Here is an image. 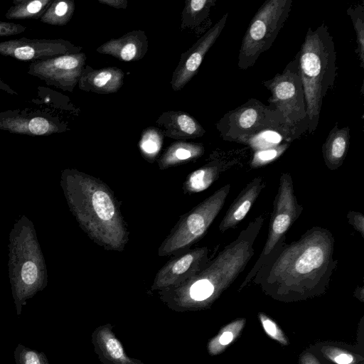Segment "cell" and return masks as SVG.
Segmentation results:
<instances>
[{"mask_svg":"<svg viewBox=\"0 0 364 364\" xmlns=\"http://www.w3.org/2000/svg\"><path fill=\"white\" fill-rule=\"evenodd\" d=\"M337 364H350L353 360V357L349 353H341L333 358Z\"/></svg>","mask_w":364,"mask_h":364,"instance_id":"obj_37","label":"cell"},{"mask_svg":"<svg viewBox=\"0 0 364 364\" xmlns=\"http://www.w3.org/2000/svg\"><path fill=\"white\" fill-rule=\"evenodd\" d=\"M230 191L225 184L184 215L159 249L160 256L188 248L200 239L222 210Z\"/></svg>","mask_w":364,"mask_h":364,"instance_id":"obj_9","label":"cell"},{"mask_svg":"<svg viewBox=\"0 0 364 364\" xmlns=\"http://www.w3.org/2000/svg\"><path fill=\"white\" fill-rule=\"evenodd\" d=\"M98 1L115 9H126L128 4L127 0H98Z\"/></svg>","mask_w":364,"mask_h":364,"instance_id":"obj_36","label":"cell"},{"mask_svg":"<svg viewBox=\"0 0 364 364\" xmlns=\"http://www.w3.org/2000/svg\"><path fill=\"white\" fill-rule=\"evenodd\" d=\"M9 277L17 315L48 284L46 260L33 222L23 215L9 233Z\"/></svg>","mask_w":364,"mask_h":364,"instance_id":"obj_5","label":"cell"},{"mask_svg":"<svg viewBox=\"0 0 364 364\" xmlns=\"http://www.w3.org/2000/svg\"><path fill=\"white\" fill-rule=\"evenodd\" d=\"M265 186L261 176L248 183L230 205L219 225V230L224 232L237 226L245 218Z\"/></svg>","mask_w":364,"mask_h":364,"instance_id":"obj_19","label":"cell"},{"mask_svg":"<svg viewBox=\"0 0 364 364\" xmlns=\"http://www.w3.org/2000/svg\"><path fill=\"white\" fill-rule=\"evenodd\" d=\"M208 249L198 247L173 259L156 274L153 289L178 286L200 272L209 262Z\"/></svg>","mask_w":364,"mask_h":364,"instance_id":"obj_15","label":"cell"},{"mask_svg":"<svg viewBox=\"0 0 364 364\" xmlns=\"http://www.w3.org/2000/svg\"><path fill=\"white\" fill-rule=\"evenodd\" d=\"M233 164V161L212 160L188 175L183 185L184 191L194 193L207 189Z\"/></svg>","mask_w":364,"mask_h":364,"instance_id":"obj_22","label":"cell"},{"mask_svg":"<svg viewBox=\"0 0 364 364\" xmlns=\"http://www.w3.org/2000/svg\"><path fill=\"white\" fill-rule=\"evenodd\" d=\"M228 18V14L226 13L188 50L181 55L171 80V85L173 91L182 90L197 74L206 53L221 34Z\"/></svg>","mask_w":364,"mask_h":364,"instance_id":"obj_14","label":"cell"},{"mask_svg":"<svg viewBox=\"0 0 364 364\" xmlns=\"http://www.w3.org/2000/svg\"><path fill=\"white\" fill-rule=\"evenodd\" d=\"M281 128L290 129L276 109L255 98L228 111L216 123L223 140L239 144L263 131Z\"/></svg>","mask_w":364,"mask_h":364,"instance_id":"obj_8","label":"cell"},{"mask_svg":"<svg viewBox=\"0 0 364 364\" xmlns=\"http://www.w3.org/2000/svg\"><path fill=\"white\" fill-rule=\"evenodd\" d=\"M148 38L144 31H129L118 38H112L97 48L99 53L111 55L121 61L141 60L148 50Z\"/></svg>","mask_w":364,"mask_h":364,"instance_id":"obj_16","label":"cell"},{"mask_svg":"<svg viewBox=\"0 0 364 364\" xmlns=\"http://www.w3.org/2000/svg\"><path fill=\"white\" fill-rule=\"evenodd\" d=\"M355 32L356 54L360 61L361 68L364 67V6L356 5L347 9Z\"/></svg>","mask_w":364,"mask_h":364,"instance_id":"obj_30","label":"cell"},{"mask_svg":"<svg viewBox=\"0 0 364 364\" xmlns=\"http://www.w3.org/2000/svg\"><path fill=\"white\" fill-rule=\"evenodd\" d=\"M292 0H267L252 18L242 38L237 57L241 70L252 67L273 45L291 12Z\"/></svg>","mask_w":364,"mask_h":364,"instance_id":"obj_6","label":"cell"},{"mask_svg":"<svg viewBox=\"0 0 364 364\" xmlns=\"http://www.w3.org/2000/svg\"><path fill=\"white\" fill-rule=\"evenodd\" d=\"M75 5L72 0H53L40 18L42 23L53 26H65L72 18Z\"/></svg>","mask_w":364,"mask_h":364,"instance_id":"obj_28","label":"cell"},{"mask_svg":"<svg viewBox=\"0 0 364 364\" xmlns=\"http://www.w3.org/2000/svg\"><path fill=\"white\" fill-rule=\"evenodd\" d=\"M296 137L287 128L270 129L254 135L241 144L250 147L254 151L279 146L283 143H291Z\"/></svg>","mask_w":364,"mask_h":364,"instance_id":"obj_25","label":"cell"},{"mask_svg":"<svg viewBox=\"0 0 364 364\" xmlns=\"http://www.w3.org/2000/svg\"><path fill=\"white\" fill-rule=\"evenodd\" d=\"M350 137L349 127L340 129L338 123L329 132L321 151L325 165L331 171L336 170L342 166L348 151Z\"/></svg>","mask_w":364,"mask_h":364,"instance_id":"obj_21","label":"cell"},{"mask_svg":"<svg viewBox=\"0 0 364 364\" xmlns=\"http://www.w3.org/2000/svg\"><path fill=\"white\" fill-rule=\"evenodd\" d=\"M164 134L161 129L150 127L144 129L139 142V149L144 158L154 160L163 146Z\"/></svg>","mask_w":364,"mask_h":364,"instance_id":"obj_29","label":"cell"},{"mask_svg":"<svg viewBox=\"0 0 364 364\" xmlns=\"http://www.w3.org/2000/svg\"><path fill=\"white\" fill-rule=\"evenodd\" d=\"M290 144L287 142L274 147L255 151L250 161V167L257 168L276 161L287 150Z\"/></svg>","mask_w":364,"mask_h":364,"instance_id":"obj_31","label":"cell"},{"mask_svg":"<svg viewBox=\"0 0 364 364\" xmlns=\"http://www.w3.org/2000/svg\"><path fill=\"white\" fill-rule=\"evenodd\" d=\"M26 28V26L19 23L0 21V37L21 34Z\"/></svg>","mask_w":364,"mask_h":364,"instance_id":"obj_34","label":"cell"},{"mask_svg":"<svg viewBox=\"0 0 364 364\" xmlns=\"http://www.w3.org/2000/svg\"><path fill=\"white\" fill-rule=\"evenodd\" d=\"M233 339V334L230 331H225L219 338V342L221 345L225 346L229 344Z\"/></svg>","mask_w":364,"mask_h":364,"instance_id":"obj_38","label":"cell"},{"mask_svg":"<svg viewBox=\"0 0 364 364\" xmlns=\"http://www.w3.org/2000/svg\"><path fill=\"white\" fill-rule=\"evenodd\" d=\"M298 54L308 132L313 134L318 125L323 100L334 87L337 75L336 46L324 22L315 29L308 28Z\"/></svg>","mask_w":364,"mask_h":364,"instance_id":"obj_4","label":"cell"},{"mask_svg":"<svg viewBox=\"0 0 364 364\" xmlns=\"http://www.w3.org/2000/svg\"><path fill=\"white\" fill-rule=\"evenodd\" d=\"M82 47L68 40L22 37L0 42V55L20 60H43L56 56L77 53Z\"/></svg>","mask_w":364,"mask_h":364,"instance_id":"obj_13","label":"cell"},{"mask_svg":"<svg viewBox=\"0 0 364 364\" xmlns=\"http://www.w3.org/2000/svg\"><path fill=\"white\" fill-rule=\"evenodd\" d=\"M0 90H2L11 95H17L18 92L13 90L9 85L0 78Z\"/></svg>","mask_w":364,"mask_h":364,"instance_id":"obj_39","label":"cell"},{"mask_svg":"<svg viewBox=\"0 0 364 364\" xmlns=\"http://www.w3.org/2000/svg\"><path fill=\"white\" fill-rule=\"evenodd\" d=\"M32 103L45 107L49 110H60L78 115L80 109L67 96L46 86H38L37 95Z\"/></svg>","mask_w":364,"mask_h":364,"instance_id":"obj_24","label":"cell"},{"mask_svg":"<svg viewBox=\"0 0 364 364\" xmlns=\"http://www.w3.org/2000/svg\"><path fill=\"white\" fill-rule=\"evenodd\" d=\"M69 208L88 237L108 250L122 252L129 232L112 191L100 180L76 169L60 179Z\"/></svg>","mask_w":364,"mask_h":364,"instance_id":"obj_2","label":"cell"},{"mask_svg":"<svg viewBox=\"0 0 364 364\" xmlns=\"http://www.w3.org/2000/svg\"><path fill=\"white\" fill-rule=\"evenodd\" d=\"M16 364H49L47 356L43 352L18 344L14 350Z\"/></svg>","mask_w":364,"mask_h":364,"instance_id":"obj_32","label":"cell"},{"mask_svg":"<svg viewBox=\"0 0 364 364\" xmlns=\"http://www.w3.org/2000/svg\"><path fill=\"white\" fill-rule=\"evenodd\" d=\"M0 129L28 136H49L67 132L70 128L51 110L25 108L0 112Z\"/></svg>","mask_w":364,"mask_h":364,"instance_id":"obj_11","label":"cell"},{"mask_svg":"<svg viewBox=\"0 0 364 364\" xmlns=\"http://www.w3.org/2000/svg\"><path fill=\"white\" fill-rule=\"evenodd\" d=\"M303 206L297 200L294 193L291 176L282 173L279 181V186L273 204L267 237L264 247L255 264L249 272L242 286L252 278L269 255L275 245L284 236L290 227L299 218Z\"/></svg>","mask_w":364,"mask_h":364,"instance_id":"obj_10","label":"cell"},{"mask_svg":"<svg viewBox=\"0 0 364 364\" xmlns=\"http://www.w3.org/2000/svg\"><path fill=\"white\" fill-rule=\"evenodd\" d=\"M335 240L332 232L318 226L306 230L289 244L283 237L254 278L264 287L277 290H301L324 286L336 270Z\"/></svg>","mask_w":364,"mask_h":364,"instance_id":"obj_1","label":"cell"},{"mask_svg":"<svg viewBox=\"0 0 364 364\" xmlns=\"http://www.w3.org/2000/svg\"><path fill=\"white\" fill-rule=\"evenodd\" d=\"M124 77V73L117 67L95 69L85 65L77 85L85 92L104 95L114 93L122 87Z\"/></svg>","mask_w":364,"mask_h":364,"instance_id":"obj_17","label":"cell"},{"mask_svg":"<svg viewBox=\"0 0 364 364\" xmlns=\"http://www.w3.org/2000/svg\"><path fill=\"white\" fill-rule=\"evenodd\" d=\"M271 93L269 106L284 118L287 126L296 138L308 131V117L303 85L299 70V54L282 73L262 82Z\"/></svg>","mask_w":364,"mask_h":364,"instance_id":"obj_7","label":"cell"},{"mask_svg":"<svg viewBox=\"0 0 364 364\" xmlns=\"http://www.w3.org/2000/svg\"><path fill=\"white\" fill-rule=\"evenodd\" d=\"M53 0H14L5 16L9 20L40 19Z\"/></svg>","mask_w":364,"mask_h":364,"instance_id":"obj_27","label":"cell"},{"mask_svg":"<svg viewBox=\"0 0 364 364\" xmlns=\"http://www.w3.org/2000/svg\"><path fill=\"white\" fill-rule=\"evenodd\" d=\"M348 223L353 228L364 237V216L361 213L349 211L347 214Z\"/></svg>","mask_w":364,"mask_h":364,"instance_id":"obj_35","label":"cell"},{"mask_svg":"<svg viewBox=\"0 0 364 364\" xmlns=\"http://www.w3.org/2000/svg\"><path fill=\"white\" fill-rule=\"evenodd\" d=\"M156 124L162 127L164 136L177 140L193 139L203 136L205 130L198 121L188 112L168 111L156 119Z\"/></svg>","mask_w":364,"mask_h":364,"instance_id":"obj_18","label":"cell"},{"mask_svg":"<svg viewBox=\"0 0 364 364\" xmlns=\"http://www.w3.org/2000/svg\"><path fill=\"white\" fill-rule=\"evenodd\" d=\"M204 152V146L200 143L178 140L164 151L158 159V164L161 169H165L195 160Z\"/></svg>","mask_w":364,"mask_h":364,"instance_id":"obj_23","label":"cell"},{"mask_svg":"<svg viewBox=\"0 0 364 364\" xmlns=\"http://www.w3.org/2000/svg\"><path fill=\"white\" fill-rule=\"evenodd\" d=\"M259 317L266 333L272 338L286 343L284 336L277 324L263 314H260Z\"/></svg>","mask_w":364,"mask_h":364,"instance_id":"obj_33","label":"cell"},{"mask_svg":"<svg viewBox=\"0 0 364 364\" xmlns=\"http://www.w3.org/2000/svg\"><path fill=\"white\" fill-rule=\"evenodd\" d=\"M86 55L83 52L30 63L28 73L63 91L73 92L77 85Z\"/></svg>","mask_w":364,"mask_h":364,"instance_id":"obj_12","label":"cell"},{"mask_svg":"<svg viewBox=\"0 0 364 364\" xmlns=\"http://www.w3.org/2000/svg\"><path fill=\"white\" fill-rule=\"evenodd\" d=\"M264 218L259 215L242 230L237 238L195 276L173 289L175 297L183 303L202 302L228 286L242 273L255 254L254 245Z\"/></svg>","mask_w":364,"mask_h":364,"instance_id":"obj_3","label":"cell"},{"mask_svg":"<svg viewBox=\"0 0 364 364\" xmlns=\"http://www.w3.org/2000/svg\"><path fill=\"white\" fill-rule=\"evenodd\" d=\"M216 0H186L181 13V28H196L208 17Z\"/></svg>","mask_w":364,"mask_h":364,"instance_id":"obj_26","label":"cell"},{"mask_svg":"<svg viewBox=\"0 0 364 364\" xmlns=\"http://www.w3.org/2000/svg\"><path fill=\"white\" fill-rule=\"evenodd\" d=\"M93 344L100 359L105 364H144L128 357L109 325L103 326L92 335Z\"/></svg>","mask_w":364,"mask_h":364,"instance_id":"obj_20","label":"cell"}]
</instances>
